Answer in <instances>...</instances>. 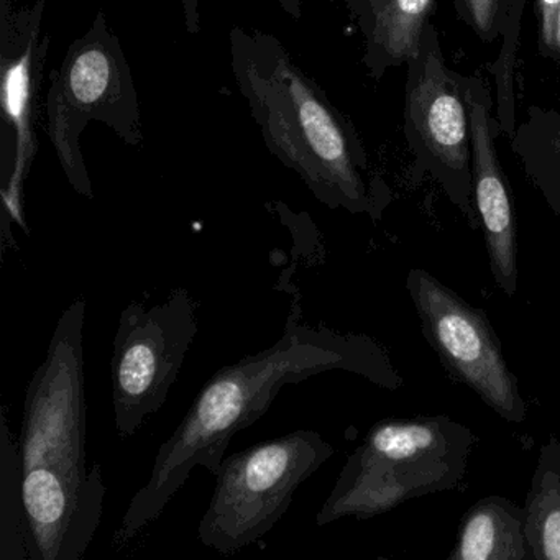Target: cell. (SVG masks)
Here are the masks:
<instances>
[{
  "instance_id": "1",
  "label": "cell",
  "mask_w": 560,
  "mask_h": 560,
  "mask_svg": "<svg viewBox=\"0 0 560 560\" xmlns=\"http://www.w3.org/2000/svg\"><path fill=\"white\" fill-rule=\"evenodd\" d=\"M332 370L362 376L380 388L402 386L385 347L363 334L303 323L300 300H294L278 342L222 366L202 386L182 424L156 451L149 480L130 500L114 546H127L155 523L195 468L215 477L234 435L260 419L284 385Z\"/></svg>"
},
{
  "instance_id": "2",
  "label": "cell",
  "mask_w": 560,
  "mask_h": 560,
  "mask_svg": "<svg viewBox=\"0 0 560 560\" xmlns=\"http://www.w3.org/2000/svg\"><path fill=\"white\" fill-rule=\"evenodd\" d=\"M84 319L78 296L25 392L18 442L31 560L83 559L103 520V468L86 467Z\"/></svg>"
},
{
  "instance_id": "3",
  "label": "cell",
  "mask_w": 560,
  "mask_h": 560,
  "mask_svg": "<svg viewBox=\"0 0 560 560\" xmlns=\"http://www.w3.org/2000/svg\"><path fill=\"white\" fill-rule=\"evenodd\" d=\"M231 68L268 152L330 209L380 218L369 156L349 119L275 35L232 27Z\"/></svg>"
},
{
  "instance_id": "4",
  "label": "cell",
  "mask_w": 560,
  "mask_h": 560,
  "mask_svg": "<svg viewBox=\"0 0 560 560\" xmlns=\"http://www.w3.org/2000/svg\"><path fill=\"white\" fill-rule=\"evenodd\" d=\"M475 435L448 416L386 419L347 458L316 514L317 526L370 520L405 501L455 490L468 471Z\"/></svg>"
},
{
  "instance_id": "5",
  "label": "cell",
  "mask_w": 560,
  "mask_h": 560,
  "mask_svg": "<svg viewBox=\"0 0 560 560\" xmlns=\"http://www.w3.org/2000/svg\"><path fill=\"white\" fill-rule=\"evenodd\" d=\"M45 109L58 163L71 188L88 199L94 198V189L81 136L91 122L104 124L126 145L140 149L145 142L132 68L103 12L51 71Z\"/></svg>"
},
{
  "instance_id": "6",
  "label": "cell",
  "mask_w": 560,
  "mask_h": 560,
  "mask_svg": "<svg viewBox=\"0 0 560 560\" xmlns=\"http://www.w3.org/2000/svg\"><path fill=\"white\" fill-rule=\"evenodd\" d=\"M332 455V445L310 429L229 455L215 475L198 539L224 556L258 542L290 510L298 488Z\"/></svg>"
},
{
  "instance_id": "7",
  "label": "cell",
  "mask_w": 560,
  "mask_h": 560,
  "mask_svg": "<svg viewBox=\"0 0 560 560\" xmlns=\"http://www.w3.org/2000/svg\"><path fill=\"white\" fill-rule=\"evenodd\" d=\"M47 0H0V205L2 244L14 247L12 225L28 234L24 196L40 152L37 126L51 38Z\"/></svg>"
},
{
  "instance_id": "8",
  "label": "cell",
  "mask_w": 560,
  "mask_h": 560,
  "mask_svg": "<svg viewBox=\"0 0 560 560\" xmlns=\"http://www.w3.org/2000/svg\"><path fill=\"white\" fill-rule=\"evenodd\" d=\"M198 301L176 288L162 303L132 301L114 337L110 380L117 434L130 439L168 399L198 334Z\"/></svg>"
},
{
  "instance_id": "9",
  "label": "cell",
  "mask_w": 560,
  "mask_h": 560,
  "mask_svg": "<svg viewBox=\"0 0 560 560\" xmlns=\"http://www.w3.org/2000/svg\"><path fill=\"white\" fill-rule=\"evenodd\" d=\"M406 77L405 136L416 165L438 182L448 201L477 228L471 175L470 114L464 77L445 63L429 24Z\"/></svg>"
},
{
  "instance_id": "10",
  "label": "cell",
  "mask_w": 560,
  "mask_h": 560,
  "mask_svg": "<svg viewBox=\"0 0 560 560\" xmlns=\"http://www.w3.org/2000/svg\"><path fill=\"white\" fill-rule=\"evenodd\" d=\"M425 340L452 378L477 393L500 418L526 419V401L483 310L468 304L434 275L412 268L406 280Z\"/></svg>"
},
{
  "instance_id": "11",
  "label": "cell",
  "mask_w": 560,
  "mask_h": 560,
  "mask_svg": "<svg viewBox=\"0 0 560 560\" xmlns=\"http://www.w3.org/2000/svg\"><path fill=\"white\" fill-rule=\"evenodd\" d=\"M465 100L470 114L471 175L478 225L487 242L488 260L494 283L508 298L516 296L517 229L510 186L497 150L500 132L493 116V96L485 80L464 78Z\"/></svg>"
},
{
  "instance_id": "12",
  "label": "cell",
  "mask_w": 560,
  "mask_h": 560,
  "mask_svg": "<svg viewBox=\"0 0 560 560\" xmlns=\"http://www.w3.org/2000/svg\"><path fill=\"white\" fill-rule=\"evenodd\" d=\"M526 511L508 498H481L462 517L448 560L530 559L524 533Z\"/></svg>"
},
{
  "instance_id": "13",
  "label": "cell",
  "mask_w": 560,
  "mask_h": 560,
  "mask_svg": "<svg viewBox=\"0 0 560 560\" xmlns=\"http://www.w3.org/2000/svg\"><path fill=\"white\" fill-rule=\"evenodd\" d=\"M434 0H378L365 31L363 65L373 80L418 55Z\"/></svg>"
},
{
  "instance_id": "14",
  "label": "cell",
  "mask_w": 560,
  "mask_h": 560,
  "mask_svg": "<svg viewBox=\"0 0 560 560\" xmlns=\"http://www.w3.org/2000/svg\"><path fill=\"white\" fill-rule=\"evenodd\" d=\"M524 511L530 559L560 560V439L540 447Z\"/></svg>"
},
{
  "instance_id": "15",
  "label": "cell",
  "mask_w": 560,
  "mask_h": 560,
  "mask_svg": "<svg viewBox=\"0 0 560 560\" xmlns=\"http://www.w3.org/2000/svg\"><path fill=\"white\" fill-rule=\"evenodd\" d=\"M0 421V559L31 560L19 442L5 412Z\"/></svg>"
},
{
  "instance_id": "16",
  "label": "cell",
  "mask_w": 560,
  "mask_h": 560,
  "mask_svg": "<svg viewBox=\"0 0 560 560\" xmlns=\"http://www.w3.org/2000/svg\"><path fill=\"white\" fill-rule=\"evenodd\" d=\"M513 139L526 172L560 214V116L530 110L529 120Z\"/></svg>"
},
{
  "instance_id": "17",
  "label": "cell",
  "mask_w": 560,
  "mask_h": 560,
  "mask_svg": "<svg viewBox=\"0 0 560 560\" xmlns=\"http://www.w3.org/2000/svg\"><path fill=\"white\" fill-rule=\"evenodd\" d=\"M516 0H454L457 18L485 44L503 37Z\"/></svg>"
},
{
  "instance_id": "18",
  "label": "cell",
  "mask_w": 560,
  "mask_h": 560,
  "mask_svg": "<svg viewBox=\"0 0 560 560\" xmlns=\"http://www.w3.org/2000/svg\"><path fill=\"white\" fill-rule=\"evenodd\" d=\"M540 51L560 58V0H536Z\"/></svg>"
},
{
  "instance_id": "19",
  "label": "cell",
  "mask_w": 560,
  "mask_h": 560,
  "mask_svg": "<svg viewBox=\"0 0 560 560\" xmlns=\"http://www.w3.org/2000/svg\"><path fill=\"white\" fill-rule=\"evenodd\" d=\"M201 0H182L183 18H185L186 32L198 35L201 31Z\"/></svg>"
},
{
  "instance_id": "20",
  "label": "cell",
  "mask_w": 560,
  "mask_h": 560,
  "mask_svg": "<svg viewBox=\"0 0 560 560\" xmlns=\"http://www.w3.org/2000/svg\"><path fill=\"white\" fill-rule=\"evenodd\" d=\"M277 2L283 9L284 14L290 15L294 21H300L303 15L304 0H277Z\"/></svg>"
},
{
  "instance_id": "21",
  "label": "cell",
  "mask_w": 560,
  "mask_h": 560,
  "mask_svg": "<svg viewBox=\"0 0 560 560\" xmlns=\"http://www.w3.org/2000/svg\"><path fill=\"white\" fill-rule=\"evenodd\" d=\"M347 8H349L350 14L359 21L360 27L366 18V8H369V0H346Z\"/></svg>"
},
{
  "instance_id": "22",
  "label": "cell",
  "mask_w": 560,
  "mask_h": 560,
  "mask_svg": "<svg viewBox=\"0 0 560 560\" xmlns=\"http://www.w3.org/2000/svg\"><path fill=\"white\" fill-rule=\"evenodd\" d=\"M376 2H378V0H369V8H366V18H365V22H363L362 31H365L366 25H369L370 15H372V11H373V8H375Z\"/></svg>"
}]
</instances>
